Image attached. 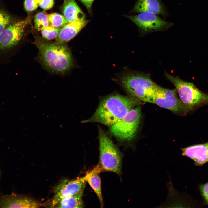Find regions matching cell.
Masks as SVG:
<instances>
[{"mask_svg": "<svg viewBox=\"0 0 208 208\" xmlns=\"http://www.w3.org/2000/svg\"><path fill=\"white\" fill-rule=\"evenodd\" d=\"M24 6L25 10L31 12L36 10L39 6L38 0H25Z\"/></svg>", "mask_w": 208, "mask_h": 208, "instance_id": "cell-22", "label": "cell"}, {"mask_svg": "<svg viewBox=\"0 0 208 208\" xmlns=\"http://www.w3.org/2000/svg\"><path fill=\"white\" fill-rule=\"evenodd\" d=\"M34 44L44 66L55 73L63 74L71 67L73 60L69 48L63 44L48 42L37 38Z\"/></svg>", "mask_w": 208, "mask_h": 208, "instance_id": "cell-2", "label": "cell"}, {"mask_svg": "<svg viewBox=\"0 0 208 208\" xmlns=\"http://www.w3.org/2000/svg\"><path fill=\"white\" fill-rule=\"evenodd\" d=\"M199 188L201 195L208 205V182L200 185Z\"/></svg>", "mask_w": 208, "mask_h": 208, "instance_id": "cell-24", "label": "cell"}, {"mask_svg": "<svg viewBox=\"0 0 208 208\" xmlns=\"http://www.w3.org/2000/svg\"><path fill=\"white\" fill-rule=\"evenodd\" d=\"M34 27L38 31H41L49 25L47 15L44 12H40L35 16L34 20Z\"/></svg>", "mask_w": 208, "mask_h": 208, "instance_id": "cell-19", "label": "cell"}, {"mask_svg": "<svg viewBox=\"0 0 208 208\" xmlns=\"http://www.w3.org/2000/svg\"><path fill=\"white\" fill-rule=\"evenodd\" d=\"M60 29L49 25L41 31L42 37L48 40L56 38Z\"/></svg>", "mask_w": 208, "mask_h": 208, "instance_id": "cell-20", "label": "cell"}, {"mask_svg": "<svg viewBox=\"0 0 208 208\" xmlns=\"http://www.w3.org/2000/svg\"><path fill=\"white\" fill-rule=\"evenodd\" d=\"M86 183L84 177L73 180H64L56 187L54 196L51 200H56L77 194L84 190Z\"/></svg>", "mask_w": 208, "mask_h": 208, "instance_id": "cell-10", "label": "cell"}, {"mask_svg": "<svg viewBox=\"0 0 208 208\" xmlns=\"http://www.w3.org/2000/svg\"><path fill=\"white\" fill-rule=\"evenodd\" d=\"M39 6L42 9L47 10L51 8L53 5L54 0H38Z\"/></svg>", "mask_w": 208, "mask_h": 208, "instance_id": "cell-23", "label": "cell"}, {"mask_svg": "<svg viewBox=\"0 0 208 208\" xmlns=\"http://www.w3.org/2000/svg\"><path fill=\"white\" fill-rule=\"evenodd\" d=\"M62 11L64 16L69 22L85 19L84 14L75 0H64Z\"/></svg>", "mask_w": 208, "mask_h": 208, "instance_id": "cell-17", "label": "cell"}, {"mask_svg": "<svg viewBox=\"0 0 208 208\" xmlns=\"http://www.w3.org/2000/svg\"><path fill=\"white\" fill-rule=\"evenodd\" d=\"M30 21V18L27 17L11 24L0 34V63L12 57L13 50L21 41L25 27Z\"/></svg>", "mask_w": 208, "mask_h": 208, "instance_id": "cell-6", "label": "cell"}, {"mask_svg": "<svg viewBox=\"0 0 208 208\" xmlns=\"http://www.w3.org/2000/svg\"><path fill=\"white\" fill-rule=\"evenodd\" d=\"M165 76L175 86L180 99L190 112L208 104V95L198 89L193 83L167 73Z\"/></svg>", "mask_w": 208, "mask_h": 208, "instance_id": "cell-3", "label": "cell"}, {"mask_svg": "<svg viewBox=\"0 0 208 208\" xmlns=\"http://www.w3.org/2000/svg\"><path fill=\"white\" fill-rule=\"evenodd\" d=\"M87 8L90 13L91 12V7L94 0H80Z\"/></svg>", "mask_w": 208, "mask_h": 208, "instance_id": "cell-25", "label": "cell"}, {"mask_svg": "<svg viewBox=\"0 0 208 208\" xmlns=\"http://www.w3.org/2000/svg\"><path fill=\"white\" fill-rule=\"evenodd\" d=\"M176 89H166L158 86L150 103L178 114H185L190 112L177 96Z\"/></svg>", "mask_w": 208, "mask_h": 208, "instance_id": "cell-8", "label": "cell"}, {"mask_svg": "<svg viewBox=\"0 0 208 208\" xmlns=\"http://www.w3.org/2000/svg\"><path fill=\"white\" fill-rule=\"evenodd\" d=\"M47 17L50 25L55 27L60 28L69 23L64 16L57 13L48 14Z\"/></svg>", "mask_w": 208, "mask_h": 208, "instance_id": "cell-18", "label": "cell"}, {"mask_svg": "<svg viewBox=\"0 0 208 208\" xmlns=\"http://www.w3.org/2000/svg\"><path fill=\"white\" fill-rule=\"evenodd\" d=\"M182 155L193 160L196 166L208 162V142L181 148Z\"/></svg>", "mask_w": 208, "mask_h": 208, "instance_id": "cell-11", "label": "cell"}, {"mask_svg": "<svg viewBox=\"0 0 208 208\" xmlns=\"http://www.w3.org/2000/svg\"><path fill=\"white\" fill-rule=\"evenodd\" d=\"M140 101L132 96L110 95L100 102L90 118L81 122H97L110 127L124 117L131 109L139 105Z\"/></svg>", "mask_w": 208, "mask_h": 208, "instance_id": "cell-1", "label": "cell"}, {"mask_svg": "<svg viewBox=\"0 0 208 208\" xmlns=\"http://www.w3.org/2000/svg\"><path fill=\"white\" fill-rule=\"evenodd\" d=\"M100 156L99 164L103 170L121 173L122 155L104 131L98 127Z\"/></svg>", "mask_w": 208, "mask_h": 208, "instance_id": "cell-4", "label": "cell"}, {"mask_svg": "<svg viewBox=\"0 0 208 208\" xmlns=\"http://www.w3.org/2000/svg\"><path fill=\"white\" fill-rule=\"evenodd\" d=\"M41 205L38 202L26 197L11 195L0 199V207L38 208Z\"/></svg>", "mask_w": 208, "mask_h": 208, "instance_id": "cell-13", "label": "cell"}, {"mask_svg": "<svg viewBox=\"0 0 208 208\" xmlns=\"http://www.w3.org/2000/svg\"><path fill=\"white\" fill-rule=\"evenodd\" d=\"M131 12H149L166 16V9L160 0H138Z\"/></svg>", "mask_w": 208, "mask_h": 208, "instance_id": "cell-14", "label": "cell"}, {"mask_svg": "<svg viewBox=\"0 0 208 208\" xmlns=\"http://www.w3.org/2000/svg\"><path fill=\"white\" fill-rule=\"evenodd\" d=\"M88 22L85 19L67 23L60 29L56 38L57 43L64 44L68 42L76 36Z\"/></svg>", "mask_w": 208, "mask_h": 208, "instance_id": "cell-12", "label": "cell"}, {"mask_svg": "<svg viewBox=\"0 0 208 208\" xmlns=\"http://www.w3.org/2000/svg\"><path fill=\"white\" fill-rule=\"evenodd\" d=\"M139 29L143 32L158 31L168 28L173 25L157 14L149 12H141L136 15L127 16Z\"/></svg>", "mask_w": 208, "mask_h": 208, "instance_id": "cell-9", "label": "cell"}, {"mask_svg": "<svg viewBox=\"0 0 208 208\" xmlns=\"http://www.w3.org/2000/svg\"><path fill=\"white\" fill-rule=\"evenodd\" d=\"M103 170L101 165L99 164L91 170L87 172L84 176L86 182H88L97 196L101 207H103L104 203L101 193L99 174Z\"/></svg>", "mask_w": 208, "mask_h": 208, "instance_id": "cell-15", "label": "cell"}, {"mask_svg": "<svg viewBox=\"0 0 208 208\" xmlns=\"http://www.w3.org/2000/svg\"><path fill=\"white\" fill-rule=\"evenodd\" d=\"M83 191V190L77 194L56 200H51L47 205L51 208H82L83 207L82 200Z\"/></svg>", "mask_w": 208, "mask_h": 208, "instance_id": "cell-16", "label": "cell"}, {"mask_svg": "<svg viewBox=\"0 0 208 208\" xmlns=\"http://www.w3.org/2000/svg\"><path fill=\"white\" fill-rule=\"evenodd\" d=\"M12 18L7 13L0 9V34L11 22Z\"/></svg>", "mask_w": 208, "mask_h": 208, "instance_id": "cell-21", "label": "cell"}, {"mask_svg": "<svg viewBox=\"0 0 208 208\" xmlns=\"http://www.w3.org/2000/svg\"><path fill=\"white\" fill-rule=\"evenodd\" d=\"M141 115L139 105L131 109L124 117L110 126V133L120 141L131 140L136 133Z\"/></svg>", "mask_w": 208, "mask_h": 208, "instance_id": "cell-7", "label": "cell"}, {"mask_svg": "<svg viewBox=\"0 0 208 208\" xmlns=\"http://www.w3.org/2000/svg\"><path fill=\"white\" fill-rule=\"evenodd\" d=\"M120 81L125 90L132 96L144 102L150 103L158 86L148 75L140 74H125Z\"/></svg>", "mask_w": 208, "mask_h": 208, "instance_id": "cell-5", "label": "cell"}]
</instances>
